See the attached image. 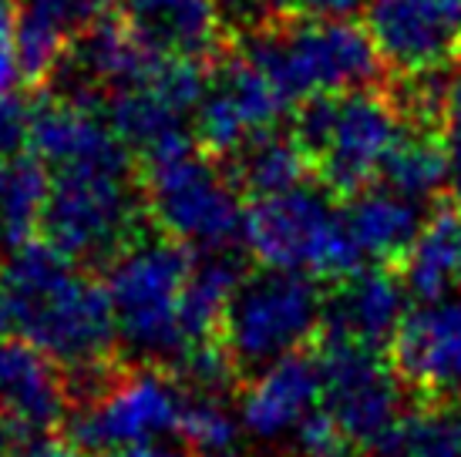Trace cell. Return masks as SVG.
<instances>
[{
  "label": "cell",
  "instance_id": "obj_1",
  "mask_svg": "<svg viewBox=\"0 0 461 457\" xmlns=\"http://www.w3.org/2000/svg\"><path fill=\"white\" fill-rule=\"evenodd\" d=\"M0 300L11 330L41 346L61 370L118 356L108 286L91 273H77L41 236L0 255Z\"/></svg>",
  "mask_w": 461,
  "mask_h": 457
},
{
  "label": "cell",
  "instance_id": "obj_2",
  "mask_svg": "<svg viewBox=\"0 0 461 457\" xmlns=\"http://www.w3.org/2000/svg\"><path fill=\"white\" fill-rule=\"evenodd\" d=\"M240 51L276 85L290 108L310 94H340V91L374 88L384 71L367 27L350 17H307V13H276L257 27H246Z\"/></svg>",
  "mask_w": 461,
  "mask_h": 457
},
{
  "label": "cell",
  "instance_id": "obj_3",
  "mask_svg": "<svg viewBox=\"0 0 461 457\" xmlns=\"http://www.w3.org/2000/svg\"><path fill=\"white\" fill-rule=\"evenodd\" d=\"M135 182L155 228L193 246L195 253L232 249L236 239H243V195L189 131H176L145 148Z\"/></svg>",
  "mask_w": 461,
  "mask_h": 457
},
{
  "label": "cell",
  "instance_id": "obj_4",
  "mask_svg": "<svg viewBox=\"0 0 461 457\" xmlns=\"http://www.w3.org/2000/svg\"><path fill=\"white\" fill-rule=\"evenodd\" d=\"M294 139L307 152L323 189L350 199L381 175L391 145L404 131V108L377 88L310 94L294 108Z\"/></svg>",
  "mask_w": 461,
  "mask_h": 457
},
{
  "label": "cell",
  "instance_id": "obj_5",
  "mask_svg": "<svg viewBox=\"0 0 461 457\" xmlns=\"http://www.w3.org/2000/svg\"><path fill=\"white\" fill-rule=\"evenodd\" d=\"M321 280L300 269H246L219 319V343L226 346L243 383L280 356L313 346L323 323Z\"/></svg>",
  "mask_w": 461,
  "mask_h": 457
},
{
  "label": "cell",
  "instance_id": "obj_6",
  "mask_svg": "<svg viewBox=\"0 0 461 457\" xmlns=\"http://www.w3.org/2000/svg\"><path fill=\"white\" fill-rule=\"evenodd\" d=\"M195 266V249L166 232L139 236L104 266V286L115 306L118 340L145 360L176 363L185 354L179 296Z\"/></svg>",
  "mask_w": 461,
  "mask_h": 457
},
{
  "label": "cell",
  "instance_id": "obj_7",
  "mask_svg": "<svg viewBox=\"0 0 461 457\" xmlns=\"http://www.w3.org/2000/svg\"><path fill=\"white\" fill-rule=\"evenodd\" d=\"M243 242L259 266L300 269L317 280H344L364 266V253L350 236L344 205L330 189L296 185L246 205Z\"/></svg>",
  "mask_w": 461,
  "mask_h": 457
},
{
  "label": "cell",
  "instance_id": "obj_8",
  "mask_svg": "<svg viewBox=\"0 0 461 457\" xmlns=\"http://www.w3.org/2000/svg\"><path fill=\"white\" fill-rule=\"evenodd\" d=\"M131 175L98 168H58L41 212L38 236L75 266L104 269L141 236L145 199L129 189Z\"/></svg>",
  "mask_w": 461,
  "mask_h": 457
},
{
  "label": "cell",
  "instance_id": "obj_9",
  "mask_svg": "<svg viewBox=\"0 0 461 457\" xmlns=\"http://www.w3.org/2000/svg\"><path fill=\"white\" fill-rule=\"evenodd\" d=\"M185 387L172 370L158 367H125L118 383L88 407H71L65 414L68 444L81 454H108L115 447L139 444L155 434L179 431Z\"/></svg>",
  "mask_w": 461,
  "mask_h": 457
},
{
  "label": "cell",
  "instance_id": "obj_10",
  "mask_svg": "<svg viewBox=\"0 0 461 457\" xmlns=\"http://www.w3.org/2000/svg\"><path fill=\"white\" fill-rule=\"evenodd\" d=\"M313 350L323 373V410L360 447H374L394 427L404 400V383L391 360L340 336H317Z\"/></svg>",
  "mask_w": 461,
  "mask_h": 457
},
{
  "label": "cell",
  "instance_id": "obj_11",
  "mask_svg": "<svg viewBox=\"0 0 461 457\" xmlns=\"http://www.w3.org/2000/svg\"><path fill=\"white\" fill-rule=\"evenodd\" d=\"M387 360L421 404L461 400V292L418 303L404 313Z\"/></svg>",
  "mask_w": 461,
  "mask_h": 457
},
{
  "label": "cell",
  "instance_id": "obj_12",
  "mask_svg": "<svg viewBox=\"0 0 461 457\" xmlns=\"http://www.w3.org/2000/svg\"><path fill=\"white\" fill-rule=\"evenodd\" d=\"M364 27L404 77L441 75L461 54V0H367Z\"/></svg>",
  "mask_w": 461,
  "mask_h": 457
},
{
  "label": "cell",
  "instance_id": "obj_13",
  "mask_svg": "<svg viewBox=\"0 0 461 457\" xmlns=\"http://www.w3.org/2000/svg\"><path fill=\"white\" fill-rule=\"evenodd\" d=\"M27 152H34L54 172L98 168V172L135 178V166H139L135 152L118 139L115 128L104 125L95 112H81L75 104L54 98L51 91L34 98Z\"/></svg>",
  "mask_w": 461,
  "mask_h": 457
},
{
  "label": "cell",
  "instance_id": "obj_14",
  "mask_svg": "<svg viewBox=\"0 0 461 457\" xmlns=\"http://www.w3.org/2000/svg\"><path fill=\"white\" fill-rule=\"evenodd\" d=\"M408 286L394 266H360L330 282L317 336H340L371 350H387L408 313Z\"/></svg>",
  "mask_w": 461,
  "mask_h": 457
},
{
  "label": "cell",
  "instance_id": "obj_15",
  "mask_svg": "<svg viewBox=\"0 0 461 457\" xmlns=\"http://www.w3.org/2000/svg\"><path fill=\"white\" fill-rule=\"evenodd\" d=\"M65 414V377L51 356L24 336H0V417L17 434H44Z\"/></svg>",
  "mask_w": 461,
  "mask_h": 457
},
{
  "label": "cell",
  "instance_id": "obj_16",
  "mask_svg": "<svg viewBox=\"0 0 461 457\" xmlns=\"http://www.w3.org/2000/svg\"><path fill=\"white\" fill-rule=\"evenodd\" d=\"M323 397V373L317 354L280 356L243 383V424L257 437H280L307 417Z\"/></svg>",
  "mask_w": 461,
  "mask_h": 457
},
{
  "label": "cell",
  "instance_id": "obj_17",
  "mask_svg": "<svg viewBox=\"0 0 461 457\" xmlns=\"http://www.w3.org/2000/svg\"><path fill=\"white\" fill-rule=\"evenodd\" d=\"M162 58L166 54L155 51L122 11L102 13L88 31L77 34L75 51H68V61L108 94L118 88L149 85Z\"/></svg>",
  "mask_w": 461,
  "mask_h": 457
},
{
  "label": "cell",
  "instance_id": "obj_18",
  "mask_svg": "<svg viewBox=\"0 0 461 457\" xmlns=\"http://www.w3.org/2000/svg\"><path fill=\"white\" fill-rule=\"evenodd\" d=\"M344 219L364 259L401 269L424 228V205L391 189H360L344 199Z\"/></svg>",
  "mask_w": 461,
  "mask_h": 457
},
{
  "label": "cell",
  "instance_id": "obj_19",
  "mask_svg": "<svg viewBox=\"0 0 461 457\" xmlns=\"http://www.w3.org/2000/svg\"><path fill=\"white\" fill-rule=\"evenodd\" d=\"M216 162L240 189V195H249V199L290 192L303 185V178L313 172L307 152L296 145L294 135H276L273 128L253 131L236 152Z\"/></svg>",
  "mask_w": 461,
  "mask_h": 457
},
{
  "label": "cell",
  "instance_id": "obj_20",
  "mask_svg": "<svg viewBox=\"0 0 461 457\" xmlns=\"http://www.w3.org/2000/svg\"><path fill=\"white\" fill-rule=\"evenodd\" d=\"M401 276L418 303H431L461 286V209L455 202L441 205L424 222L418 242L401 263Z\"/></svg>",
  "mask_w": 461,
  "mask_h": 457
},
{
  "label": "cell",
  "instance_id": "obj_21",
  "mask_svg": "<svg viewBox=\"0 0 461 457\" xmlns=\"http://www.w3.org/2000/svg\"><path fill=\"white\" fill-rule=\"evenodd\" d=\"M246 276L243 259L232 249L195 253V266L179 296V327L185 343L209 340L219 333V319L226 313L232 290Z\"/></svg>",
  "mask_w": 461,
  "mask_h": 457
},
{
  "label": "cell",
  "instance_id": "obj_22",
  "mask_svg": "<svg viewBox=\"0 0 461 457\" xmlns=\"http://www.w3.org/2000/svg\"><path fill=\"white\" fill-rule=\"evenodd\" d=\"M51 178V168L34 152L0 162V253H11L38 236Z\"/></svg>",
  "mask_w": 461,
  "mask_h": 457
},
{
  "label": "cell",
  "instance_id": "obj_23",
  "mask_svg": "<svg viewBox=\"0 0 461 457\" xmlns=\"http://www.w3.org/2000/svg\"><path fill=\"white\" fill-rule=\"evenodd\" d=\"M381 185L404 199L428 202L448 185V155L431 125L404 128L391 145L384 166H381Z\"/></svg>",
  "mask_w": 461,
  "mask_h": 457
},
{
  "label": "cell",
  "instance_id": "obj_24",
  "mask_svg": "<svg viewBox=\"0 0 461 457\" xmlns=\"http://www.w3.org/2000/svg\"><path fill=\"white\" fill-rule=\"evenodd\" d=\"M371 457H461V400L401 414Z\"/></svg>",
  "mask_w": 461,
  "mask_h": 457
},
{
  "label": "cell",
  "instance_id": "obj_25",
  "mask_svg": "<svg viewBox=\"0 0 461 457\" xmlns=\"http://www.w3.org/2000/svg\"><path fill=\"white\" fill-rule=\"evenodd\" d=\"M104 112H108V125L115 128V135L135 155H141L145 148H152L176 131H185V125H182L185 114L162 102V94L149 85L112 91L104 102Z\"/></svg>",
  "mask_w": 461,
  "mask_h": 457
},
{
  "label": "cell",
  "instance_id": "obj_26",
  "mask_svg": "<svg viewBox=\"0 0 461 457\" xmlns=\"http://www.w3.org/2000/svg\"><path fill=\"white\" fill-rule=\"evenodd\" d=\"M71 40L75 38L54 21L27 11V7H14V54H17V71H21L24 85L48 88L58 64L71 51Z\"/></svg>",
  "mask_w": 461,
  "mask_h": 457
},
{
  "label": "cell",
  "instance_id": "obj_27",
  "mask_svg": "<svg viewBox=\"0 0 461 457\" xmlns=\"http://www.w3.org/2000/svg\"><path fill=\"white\" fill-rule=\"evenodd\" d=\"M253 131L243 121L240 108L230 102V94L222 88L205 91V98L195 108V145L203 148L209 158H226L232 155Z\"/></svg>",
  "mask_w": 461,
  "mask_h": 457
},
{
  "label": "cell",
  "instance_id": "obj_28",
  "mask_svg": "<svg viewBox=\"0 0 461 457\" xmlns=\"http://www.w3.org/2000/svg\"><path fill=\"white\" fill-rule=\"evenodd\" d=\"M189 447L212 454L236 444V420L226 414V407L219 404V397H205L185 390L179 414V431H176Z\"/></svg>",
  "mask_w": 461,
  "mask_h": 457
},
{
  "label": "cell",
  "instance_id": "obj_29",
  "mask_svg": "<svg viewBox=\"0 0 461 457\" xmlns=\"http://www.w3.org/2000/svg\"><path fill=\"white\" fill-rule=\"evenodd\" d=\"M296 444L303 457H357L360 451L357 441L327 410H310L296 424Z\"/></svg>",
  "mask_w": 461,
  "mask_h": 457
},
{
  "label": "cell",
  "instance_id": "obj_30",
  "mask_svg": "<svg viewBox=\"0 0 461 457\" xmlns=\"http://www.w3.org/2000/svg\"><path fill=\"white\" fill-rule=\"evenodd\" d=\"M438 139L448 155V189L451 202L461 209V75H455L445 85L441 112H438Z\"/></svg>",
  "mask_w": 461,
  "mask_h": 457
},
{
  "label": "cell",
  "instance_id": "obj_31",
  "mask_svg": "<svg viewBox=\"0 0 461 457\" xmlns=\"http://www.w3.org/2000/svg\"><path fill=\"white\" fill-rule=\"evenodd\" d=\"M17 7L48 17L54 24L77 38L81 31H88L102 13H108L112 0H17Z\"/></svg>",
  "mask_w": 461,
  "mask_h": 457
},
{
  "label": "cell",
  "instance_id": "obj_32",
  "mask_svg": "<svg viewBox=\"0 0 461 457\" xmlns=\"http://www.w3.org/2000/svg\"><path fill=\"white\" fill-rule=\"evenodd\" d=\"M31 118H34V102H27L14 88L0 91V162L27 152Z\"/></svg>",
  "mask_w": 461,
  "mask_h": 457
},
{
  "label": "cell",
  "instance_id": "obj_33",
  "mask_svg": "<svg viewBox=\"0 0 461 457\" xmlns=\"http://www.w3.org/2000/svg\"><path fill=\"white\" fill-rule=\"evenodd\" d=\"M17 54H14V4L0 0V91H11L17 85Z\"/></svg>",
  "mask_w": 461,
  "mask_h": 457
},
{
  "label": "cell",
  "instance_id": "obj_34",
  "mask_svg": "<svg viewBox=\"0 0 461 457\" xmlns=\"http://www.w3.org/2000/svg\"><path fill=\"white\" fill-rule=\"evenodd\" d=\"M222 13H230L232 21L246 27H257L276 13H286V0H219Z\"/></svg>",
  "mask_w": 461,
  "mask_h": 457
},
{
  "label": "cell",
  "instance_id": "obj_35",
  "mask_svg": "<svg viewBox=\"0 0 461 457\" xmlns=\"http://www.w3.org/2000/svg\"><path fill=\"white\" fill-rule=\"evenodd\" d=\"M367 7V0H286V11L307 17H354Z\"/></svg>",
  "mask_w": 461,
  "mask_h": 457
},
{
  "label": "cell",
  "instance_id": "obj_36",
  "mask_svg": "<svg viewBox=\"0 0 461 457\" xmlns=\"http://www.w3.org/2000/svg\"><path fill=\"white\" fill-rule=\"evenodd\" d=\"M21 457H81V451L68 444L65 437H34Z\"/></svg>",
  "mask_w": 461,
  "mask_h": 457
},
{
  "label": "cell",
  "instance_id": "obj_37",
  "mask_svg": "<svg viewBox=\"0 0 461 457\" xmlns=\"http://www.w3.org/2000/svg\"><path fill=\"white\" fill-rule=\"evenodd\" d=\"M102 457H189V454L179 451V447H158V444H149V441H139V444L115 447V451H108Z\"/></svg>",
  "mask_w": 461,
  "mask_h": 457
},
{
  "label": "cell",
  "instance_id": "obj_38",
  "mask_svg": "<svg viewBox=\"0 0 461 457\" xmlns=\"http://www.w3.org/2000/svg\"><path fill=\"white\" fill-rule=\"evenodd\" d=\"M168 0H122V13L129 21H149L152 13H158Z\"/></svg>",
  "mask_w": 461,
  "mask_h": 457
},
{
  "label": "cell",
  "instance_id": "obj_39",
  "mask_svg": "<svg viewBox=\"0 0 461 457\" xmlns=\"http://www.w3.org/2000/svg\"><path fill=\"white\" fill-rule=\"evenodd\" d=\"M14 427L11 424H7V420L0 417V457H4V451H7V447H11V441H14Z\"/></svg>",
  "mask_w": 461,
  "mask_h": 457
},
{
  "label": "cell",
  "instance_id": "obj_40",
  "mask_svg": "<svg viewBox=\"0 0 461 457\" xmlns=\"http://www.w3.org/2000/svg\"><path fill=\"white\" fill-rule=\"evenodd\" d=\"M11 330V317H7V306H4V300H0V336H7Z\"/></svg>",
  "mask_w": 461,
  "mask_h": 457
},
{
  "label": "cell",
  "instance_id": "obj_41",
  "mask_svg": "<svg viewBox=\"0 0 461 457\" xmlns=\"http://www.w3.org/2000/svg\"><path fill=\"white\" fill-rule=\"evenodd\" d=\"M205 457H240L232 447H226V451H212V454H205Z\"/></svg>",
  "mask_w": 461,
  "mask_h": 457
},
{
  "label": "cell",
  "instance_id": "obj_42",
  "mask_svg": "<svg viewBox=\"0 0 461 457\" xmlns=\"http://www.w3.org/2000/svg\"><path fill=\"white\" fill-rule=\"evenodd\" d=\"M11 4H14V0H11Z\"/></svg>",
  "mask_w": 461,
  "mask_h": 457
}]
</instances>
